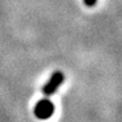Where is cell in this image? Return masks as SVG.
<instances>
[{"instance_id": "obj_1", "label": "cell", "mask_w": 122, "mask_h": 122, "mask_svg": "<svg viewBox=\"0 0 122 122\" xmlns=\"http://www.w3.org/2000/svg\"><path fill=\"white\" fill-rule=\"evenodd\" d=\"M54 104L52 101L49 98H42L40 100L34 107V115L39 120H48L54 113Z\"/></svg>"}, {"instance_id": "obj_2", "label": "cell", "mask_w": 122, "mask_h": 122, "mask_svg": "<svg viewBox=\"0 0 122 122\" xmlns=\"http://www.w3.org/2000/svg\"><path fill=\"white\" fill-rule=\"evenodd\" d=\"M63 81H65V75H63V72L60 71V70L54 71V72L51 75V77L49 78V80L46 81V84L43 86L42 93H43L45 96L53 95V94L57 92L58 88L63 84Z\"/></svg>"}, {"instance_id": "obj_3", "label": "cell", "mask_w": 122, "mask_h": 122, "mask_svg": "<svg viewBox=\"0 0 122 122\" xmlns=\"http://www.w3.org/2000/svg\"><path fill=\"white\" fill-rule=\"evenodd\" d=\"M97 2V0H84V4L87 7H94Z\"/></svg>"}]
</instances>
